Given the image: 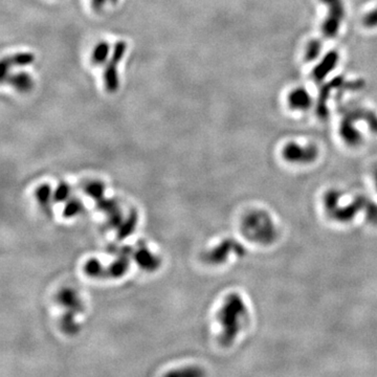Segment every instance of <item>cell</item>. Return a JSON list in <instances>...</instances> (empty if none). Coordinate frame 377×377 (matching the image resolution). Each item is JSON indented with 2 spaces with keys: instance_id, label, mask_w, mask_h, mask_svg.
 I'll return each instance as SVG.
<instances>
[{
  "instance_id": "obj_1",
  "label": "cell",
  "mask_w": 377,
  "mask_h": 377,
  "mask_svg": "<svg viewBox=\"0 0 377 377\" xmlns=\"http://www.w3.org/2000/svg\"><path fill=\"white\" fill-rule=\"evenodd\" d=\"M341 192L329 190L324 195V207L328 216L337 222H349L360 213H365L366 220L373 225H377V203L363 195H358L346 205H341Z\"/></svg>"
},
{
  "instance_id": "obj_2",
  "label": "cell",
  "mask_w": 377,
  "mask_h": 377,
  "mask_svg": "<svg viewBox=\"0 0 377 377\" xmlns=\"http://www.w3.org/2000/svg\"><path fill=\"white\" fill-rule=\"evenodd\" d=\"M219 320L222 325L220 341L224 346H230L235 341L248 320V308L238 294H231L221 308Z\"/></svg>"
},
{
  "instance_id": "obj_3",
  "label": "cell",
  "mask_w": 377,
  "mask_h": 377,
  "mask_svg": "<svg viewBox=\"0 0 377 377\" xmlns=\"http://www.w3.org/2000/svg\"><path fill=\"white\" fill-rule=\"evenodd\" d=\"M243 236L257 244L269 245L278 239V229L270 215L263 210H254L245 214L241 222Z\"/></svg>"
},
{
  "instance_id": "obj_4",
  "label": "cell",
  "mask_w": 377,
  "mask_h": 377,
  "mask_svg": "<svg viewBox=\"0 0 377 377\" xmlns=\"http://www.w3.org/2000/svg\"><path fill=\"white\" fill-rule=\"evenodd\" d=\"M320 2L328 10V14L322 23V33L325 38H335L346 16L345 4L343 0H320Z\"/></svg>"
},
{
  "instance_id": "obj_5",
  "label": "cell",
  "mask_w": 377,
  "mask_h": 377,
  "mask_svg": "<svg viewBox=\"0 0 377 377\" xmlns=\"http://www.w3.org/2000/svg\"><path fill=\"white\" fill-rule=\"evenodd\" d=\"M127 50V43L119 41L114 45V48L109 58V61L104 69V84L109 93H115L120 86V79L118 72V65L122 61Z\"/></svg>"
},
{
  "instance_id": "obj_6",
  "label": "cell",
  "mask_w": 377,
  "mask_h": 377,
  "mask_svg": "<svg viewBox=\"0 0 377 377\" xmlns=\"http://www.w3.org/2000/svg\"><path fill=\"white\" fill-rule=\"evenodd\" d=\"M282 158L291 164H310L319 157V149L316 145L302 146L297 142L289 141L282 149Z\"/></svg>"
},
{
  "instance_id": "obj_7",
  "label": "cell",
  "mask_w": 377,
  "mask_h": 377,
  "mask_svg": "<svg viewBox=\"0 0 377 377\" xmlns=\"http://www.w3.org/2000/svg\"><path fill=\"white\" fill-rule=\"evenodd\" d=\"M346 80L343 76H337L333 79H331L329 82L322 84L318 100H317V105H316V113L318 119L325 121L329 118V108H328V102L331 97L332 90L339 89L341 90L344 86Z\"/></svg>"
},
{
  "instance_id": "obj_8",
  "label": "cell",
  "mask_w": 377,
  "mask_h": 377,
  "mask_svg": "<svg viewBox=\"0 0 377 377\" xmlns=\"http://www.w3.org/2000/svg\"><path fill=\"white\" fill-rule=\"evenodd\" d=\"M340 61V55L336 50H330L325 55L321 61L316 65L315 68L311 71L313 79L321 84L326 78L336 68L337 64Z\"/></svg>"
},
{
  "instance_id": "obj_9",
  "label": "cell",
  "mask_w": 377,
  "mask_h": 377,
  "mask_svg": "<svg viewBox=\"0 0 377 377\" xmlns=\"http://www.w3.org/2000/svg\"><path fill=\"white\" fill-rule=\"evenodd\" d=\"M356 121L347 111L340 124V135L346 145L350 147H357L361 144L362 136L355 127Z\"/></svg>"
},
{
  "instance_id": "obj_10",
  "label": "cell",
  "mask_w": 377,
  "mask_h": 377,
  "mask_svg": "<svg viewBox=\"0 0 377 377\" xmlns=\"http://www.w3.org/2000/svg\"><path fill=\"white\" fill-rule=\"evenodd\" d=\"M287 104L293 111L305 112L313 107L314 100L306 88L296 87L287 96Z\"/></svg>"
},
{
  "instance_id": "obj_11",
  "label": "cell",
  "mask_w": 377,
  "mask_h": 377,
  "mask_svg": "<svg viewBox=\"0 0 377 377\" xmlns=\"http://www.w3.org/2000/svg\"><path fill=\"white\" fill-rule=\"evenodd\" d=\"M231 254H237L238 256H243L245 254L244 246L235 240H225L211 253L209 259L211 260V262L219 264L224 262L225 259Z\"/></svg>"
},
{
  "instance_id": "obj_12",
  "label": "cell",
  "mask_w": 377,
  "mask_h": 377,
  "mask_svg": "<svg viewBox=\"0 0 377 377\" xmlns=\"http://www.w3.org/2000/svg\"><path fill=\"white\" fill-rule=\"evenodd\" d=\"M7 81L11 86L14 87L20 93H29L34 86L33 78L28 72H18L15 74H11Z\"/></svg>"
},
{
  "instance_id": "obj_13",
  "label": "cell",
  "mask_w": 377,
  "mask_h": 377,
  "mask_svg": "<svg viewBox=\"0 0 377 377\" xmlns=\"http://www.w3.org/2000/svg\"><path fill=\"white\" fill-rule=\"evenodd\" d=\"M348 112L356 122H365L370 131L374 134H377V115L373 111L362 108H355L352 110H349Z\"/></svg>"
},
{
  "instance_id": "obj_14",
  "label": "cell",
  "mask_w": 377,
  "mask_h": 377,
  "mask_svg": "<svg viewBox=\"0 0 377 377\" xmlns=\"http://www.w3.org/2000/svg\"><path fill=\"white\" fill-rule=\"evenodd\" d=\"M110 45L106 41L98 43L92 54V62L95 65H104L110 58Z\"/></svg>"
},
{
  "instance_id": "obj_15",
  "label": "cell",
  "mask_w": 377,
  "mask_h": 377,
  "mask_svg": "<svg viewBox=\"0 0 377 377\" xmlns=\"http://www.w3.org/2000/svg\"><path fill=\"white\" fill-rule=\"evenodd\" d=\"M322 49H323L322 41L319 40V39H311L310 41H308L306 48H305V53H304L305 61L314 62L318 60V58L321 56Z\"/></svg>"
},
{
  "instance_id": "obj_16",
  "label": "cell",
  "mask_w": 377,
  "mask_h": 377,
  "mask_svg": "<svg viewBox=\"0 0 377 377\" xmlns=\"http://www.w3.org/2000/svg\"><path fill=\"white\" fill-rule=\"evenodd\" d=\"M11 63L14 65H17V66H28V65H31L35 61V56L31 53H18L13 55L12 57H9Z\"/></svg>"
},
{
  "instance_id": "obj_17",
  "label": "cell",
  "mask_w": 377,
  "mask_h": 377,
  "mask_svg": "<svg viewBox=\"0 0 377 377\" xmlns=\"http://www.w3.org/2000/svg\"><path fill=\"white\" fill-rule=\"evenodd\" d=\"M362 24L367 29H376L377 28V7L368 12L365 16L362 17Z\"/></svg>"
},
{
  "instance_id": "obj_18",
  "label": "cell",
  "mask_w": 377,
  "mask_h": 377,
  "mask_svg": "<svg viewBox=\"0 0 377 377\" xmlns=\"http://www.w3.org/2000/svg\"><path fill=\"white\" fill-rule=\"evenodd\" d=\"M109 0H92V6L96 11H101Z\"/></svg>"
},
{
  "instance_id": "obj_19",
  "label": "cell",
  "mask_w": 377,
  "mask_h": 377,
  "mask_svg": "<svg viewBox=\"0 0 377 377\" xmlns=\"http://www.w3.org/2000/svg\"><path fill=\"white\" fill-rule=\"evenodd\" d=\"M373 179H374V183H375V188L377 190V167L374 169V171H373Z\"/></svg>"
}]
</instances>
